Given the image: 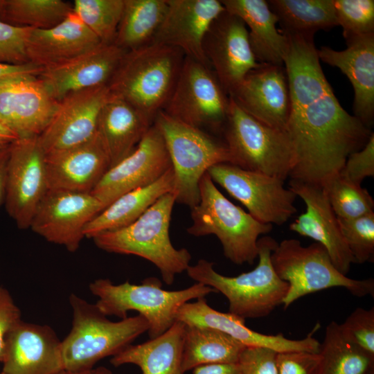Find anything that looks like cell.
I'll use <instances>...</instances> for the list:
<instances>
[{
	"instance_id": "6da1fadb",
	"label": "cell",
	"mask_w": 374,
	"mask_h": 374,
	"mask_svg": "<svg viewBox=\"0 0 374 374\" xmlns=\"http://www.w3.org/2000/svg\"><path fill=\"white\" fill-rule=\"evenodd\" d=\"M285 35L290 108L285 131L294 153L289 177L321 186L340 172L373 132L340 105L322 70L314 35Z\"/></svg>"
},
{
	"instance_id": "7a4b0ae2",
	"label": "cell",
	"mask_w": 374,
	"mask_h": 374,
	"mask_svg": "<svg viewBox=\"0 0 374 374\" xmlns=\"http://www.w3.org/2000/svg\"><path fill=\"white\" fill-rule=\"evenodd\" d=\"M185 57L177 48L155 43L127 51L108 84L110 93L154 124L174 91Z\"/></svg>"
},
{
	"instance_id": "3957f363",
	"label": "cell",
	"mask_w": 374,
	"mask_h": 374,
	"mask_svg": "<svg viewBox=\"0 0 374 374\" xmlns=\"http://www.w3.org/2000/svg\"><path fill=\"white\" fill-rule=\"evenodd\" d=\"M174 191L159 198L131 224L103 232L92 239L102 250L109 253L134 255L154 264L166 285H172L176 275L186 271L191 255L185 248L176 249L169 235Z\"/></svg>"
},
{
	"instance_id": "277c9868",
	"label": "cell",
	"mask_w": 374,
	"mask_h": 374,
	"mask_svg": "<svg viewBox=\"0 0 374 374\" xmlns=\"http://www.w3.org/2000/svg\"><path fill=\"white\" fill-rule=\"evenodd\" d=\"M278 242L271 237L258 240L257 266L248 272L226 276L217 272L213 263L199 260L187 270L188 276L222 294L229 301V312L242 318L255 319L268 316L282 305L288 284L276 274L271 262V253Z\"/></svg>"
},
{
	"instance_id": "5b68a950",
	"label": "cell",
	"mask_w": 374,
	"mask_h": 374,
	"mask_svg": "<svg viewBox=\"0 0 374 374\" xmlns=\"http://www.w3.org/2000/svg\"><path fill=\"white\" fill-rule=\"evenodd\" d=\"M72 327L61 343L64 370L81 371L109 356H114L141 335L149 324L140 314L118 321L107 319L96 305L72 294Z\"/></svg>"
},
{
	"instance_id": "8992f818",
	"label": "cell",
	"mask_w": 374,
	"mask_h": 374,
	"mask_svg": "<svg viewBox=\"0 0 374 374\" xmlns=\"http://www.w3.org/2000/svg\"><path fill=\"white\" fill-rule=\"evenodd\" d=\"M89 288L98 299L96 305L106 316L123 319L127 317L129 311L138 312L149 324L150 339L161 335L172 326L177 321L178 310L184 303L217 293L199 283L181 290H166L156 277H148L139 285L128 281L115 285L109 279L100 278L91 282Z\"/></svg>"
},
{
	"instance_id": "52a82bcc",
	"label": "cell",
	"mask_w": 374,
	"mask_h": 374,
	"mask_svg": "<svg viewBox=\"0 0 374 374\" xmlns=\"http://www.w3.org/2000/svg\"><path fill=\"white\" fill-rule=\"evenodd\" d=\"M199 202L191 208L192 224L187 232L194 236L215 235L226 258L235 265H251L258 258V240L272 225L256 220L229 200L206 172L200 179Z\"/></svg>"
},
{
	"instance_id": "ba28073f",
	"label": "cell",
	"mask_w": 374,
	"mask_h": 374,
	"mask_svg": "<svg viewBox=\"0 0 374 374\" xmlns=\"http://www.w3.org/2000/svg\"><path fill=\"white\" fill-rule=\"evenodd\" d=\"M271 262L276 274L288 284L284 309L304 296L333 287L345 288L357 297L374 296L373 278L357 280L344 275L318 242L303 247L296 239H285L272 251Z\"/></svg>"
},
{
	"instance_id": "9c48e42d",
	"label": "cell",
	"mask_w": 374,
	"mask_h": 374,
	"mask_svg": "<svg viewBox=\"0 0 374 374\" xmlns=\"http://www.w3.org/2000/svg\"><path fill=\"white\" fill-rule=\"evenodd\" d=\"M154 123L165 141L175 176L176 203L190 208L198 204L199 181L213 166L231 163V157L224 142L197 127L159 112Z\"/></svg>"
},
{
	"instance_id": "30bf717a",
	"label": "cell",
	"mask_w": 374,
	"mask_h": 374,
	"mask_svg": "<svg viewBox=\"0 0 374 374\" xmlns=\"http://www.w3.org/2000/svg\"><path fill=\"white\" fill-rule=\"evenodd\" d=\"M222 132L232 164L284 181L290 176L294 153L285 131L258 121L231 98Z\"/></svg>"
},
{
	"instance_id": "8fae6325",
	"label": "cell",
	"mask_w": 374,
	"mask_h": 374,
	"mask_svg": "<svg viewBox=\"0 0 374 374\" xmlns=\"http://www.w3.org/2000/svg\"><path fill=\"white\" fill-rule=\"evenodd\" d=\"M230 103L211 67L185 57L174 91L162 110L170 116L203 130L223 131Z\"/></svg>"
},
{
	"instance_id": "7c38bea8",
	"label": "cell",
	"mask_w": 374,
	"mask_h": 374,
	"mask_svg": "<svg viewBox=\"0 0 374 374\" xmlns=\"http://www.w3.org/2000/svg\"><path fill=\"white\" fill-rule=\"evenodd\" d=\"M206 172L261 223L280 226L297 211L294 206L296 195L285 187L281 179L230 163L215 164Z\"/></svg>"
},
{
	"instance_id": "4fadbf2b",
	"label": "cell",
	"mask_w": 374,
	"mask_h": 374,
	"mask_svg": "<svg viewBox=\"0 0 374 374\" xmlns=\"http://www.w3.org/2000/svg\"><path fill=\"white\" fill-rule=\"evenodd\" d=\"M47 190L45 153L38 137L12 142L5 204L8 214L19 229L30 228L36 208Z\"/></svg>"
},
{
	"instance_id": "5bb4252c",
	"label": "cell",
	"mask_w": 374,
	"mask_h": 374,
	"mask_svg": "<svg viewBox=\"0 0 374 374\" xmlns=\"http://www.w3.org/2000/svg\"><path fill=\"white\" fill-rule=\"evenodd\" d=\"M103 210L91 193L47 190L30 228L46 240L75 252L85 237V226Z\"/></svg>"
},
{
	"instance_id": "9a60e30c",
	"label": "cell",
	"mask_w": 374,
	"mask_h": 374,
	"mask_svg": "<svg viewBox=\"0 0 374 374\" xmlns=\"http://www.w3.org/2000/svg\"><path fill=\"white\" fill-rule=\"evenodd\" d=\"M172 168L163 137L154 123L134 151L110 168L91 193L104 210L122 195L155 182Z\"/></svg>"
},
{
	"instance_id": "2e32d148",
	"label": "cell",
	"mask_w": 374,
	"mask_h": 374,
	"mask_svg": "<svg viewBox=\"0 0 374 374\" xmlns=\"http://www.w3.org/2000/svg\"><path fill=\"white\" fill-rule=\"evenodd\" d=\"M203 49L211 69L229 96L246 75L260 64L251 48L244 23L226 10L211 25Z\"/></svg>"
},
{
	"instance_id": "e0dca14e",
	"label": "cell",
	"mask_w": 374,
	"mask_h": 374,
	"mask_svg": "<svg viewBox=\"0 0 374 374\" xmlns=\"http://www.w3.org/2000/svg\"><path fill=\"white\" fill-rule=\"evenodd\" d=\"M110 96L108 86L71 93L58 102L48 125L37 136L45 154L80 145L97 132L99 114Z\"/></svg>"
},
{
	"instance_id": "ac0fdd59",
	"label": "cell",
	"mask_w": 374,
	"mask_h": 374,
	"mask_svg": "<svg viewBox=\"0 0 374 374\" xmlns=\"http://www.w3.org/2000/svg\"><path fill=\"white\" fill-rule=\"evenodd\" d=\"M57 104L37 75L19 74L0 79V118L18 139L38 136Z\"/></svg>"
},
{
	"instance_id": "d6986e66",
	"label": "cell",
	"mask_w": 374,
	"mask_h": 374,
	"mask_svg": "<svg viewBox=\"0 0 374 374\" xmlns=\"http://www.w3.org/2000/svg\"><path fill=\"white\" fill-rule=\"evenodd\" d=\"M61 343L47 325L19 320L7 333L0 356L4 374H57L64 370Z\"/></svg>"
},
{
	"instance_id": "ffe728a7",
	"label": "cell",
	"mask_w": 374,
	"mask_h": 374,
	"mask_svg": "<svg viewBox=\"0 0 374 374\" xmlns=\"http://www.w3.org/2000/svg\"><path fill=\"white\" fill-rule=\"evenodd\" d=\"M114 43L103 44L37 75L49 96L59 102L78 91L108 86L125 55Z\"/></svg>"
},
{
	"instance_id": "44dd1931",
	"label": "cell",
	"mask_w": 374,
	"mask_h": 374,
	"mask_svg": "<svg viewBox=\"0 0 374 374\" xmlns=\"http://www.w3.org/2000/svg\"><path fill=\"white\" fill-rule=\"evenodd\" d=\"M289 188L306 206L305 211L290 224V229L323 246L335 267L347 276L354 260L323 188L294 179H290Z\"/></svg>"
},
{
	"instance_id": "7402d4cb",
	"label": "cell",
	"mask_w": 374,
	"mask_h": 374,
	"mask_svg": "<svg viewBox=\"0 0 374 374\" xmlns=\"http://www.w3.org/2000/svg\"><path fill=\"white\" fill-rule=\"evenodd\" d=\"M229 97L258 121L285 131L290 96L284 66L260 64L246 75Z\"/></svg>"
},
{
	"instance_id": "603a6c76",
	"label": "cell",
	"mask_w": 374,
	"mask_h": 374,
	"mask_svg": "<svg viewBox=\"0 0 374 374\" xmlns=\"http://www.w3.org/2000/svg\"><path fill=\"white\" fill-rule=\"evenodd\" d=\"M168 8L153 43L180 49L185 56L210 66L203 49L211 25L225 8L217 0H167Z\"/></svg>"
},
{
	"instance_id": "cb8c5ba5",
	"label": "cell",
	"mask_w": 374,
	"mask_h": 374,
	"mask_svg": "<svg viewBox=\"0 0 374 374\" xmlns=\"http://www.w3.org/2000/svg\"><path fill=\"white\" fill-rule=\"evenodd\" d=\"M110 167L98 132L80 145L45 154L48 190L91 193Z\"/></svg>"
},
{
	"instance_id": "d4e9b609",
	"label": "cell",
	"mask_w": 374,
	"mask_h": 374,
	"mask_svg": "<svg viewBox=\"0 0 374 374\" xmlns=\"http://www.w3.org/2000/svg\"><path fill=\"white\" fill-rule=\"evenodd\" d=\"M176 320L188 326L217 329L239 341L247 347H262L277 353L306 351L319 353L321 343L312 331L301 339H290L282 333L265 335L248 328L245 320L229 312H219L209 306L205 297L184 303L177 313Z\"/></svg>"
},
{
	"instance_id": "484cf974",
	"label": "cell",
	"mask_w": 374,
	"mask_h": 374,
	"mask_svg": "<svg viewBox=\"0 0 374 374\" xmlns=\"http://www.w3.org/2000/svg\"><path fill=\"white\" fill-rule=\"evenodd\" d=\"M347 48L318 49L319 60L337 67L350 81L354 90V116L371 128L374 121V33L346 41Z\"/></svg>"
},
{
	"instance_id": "4316f807",
	"label": "cell",
	"mask_w": 374,
	"mask_h": 374,
	"mask_svg": "<svg viewBox=\"0 0 374 374\" xmlns=\"http://www.w3.org/2000/svg\"><path fill=\"white\" fill-rule=\"evenodd\" d=\"M100 44V39L72 11L55 27L32 29L26 52L30 63L46 69L68 61Z\"/></svg>"
},
{
	"instance_id": "83f0119b",
	"label": "cell",
	"mask_w": 374,
	"mask_h": 374,
	"mask_svg": "<svg viewBox=\"0 0 374 374\" xmlns=\"http://www.w3.org/2000/svg\"><path fill=\"white\" fill-rule=\"evenodd\" d=\"M226 11L245 24L253 55L260 64L284 66L288 48L285 35L276 28L278 19L265 0H222Z\"/></svg>"
},
{
	"instance_id": "f1b7e54d",
	"label": "cell",
	"mask_w": 374,
	"mask_h": 374,
	"mask_svg": "<svg viewBox=\"0 0 374 374\" xmlns=\"http://www.w3.org/2000/svg\"><path fill=\"white\" fill-rule=\"evenodd\" d=\"M152 125L133 106L110 93L100 110L97 125L110 168L134 151Z\"/></svg>"
},
{
	"instance_id": "f546056e",
	"label": "cell",
	"mask_w": 374,
	"mask_h": 374,
	"mask_svg": "<svg viewBox=\"0 0 374 374\" xmlns=\"http://www.w3.org/2000/svg\"><path fill=\"white\" fill-rule=\"evenodd\" d=\"M185 324L176 321L161 335L139 344H130L112 357L114 366L134 364L142 374H184L182 350Z\"/></svg>"
},
{
	"instance_id": "4dcf8cb0",
	"label": "cell",
	"mask_w": 374,
	"mask_h": 374,
	"mask_svg": "<svg viewBox=\"0 0 374 374\" xmlns=\"http://www.w3.org/2000/svg\"><path fill=\"white\" fill-rule=\"evenodd\" d=\"M172 168L155 182L127 192L111 203L85 226L84 236L93 238L103 232L125 227L136 220L162 195L174 191Z\"/></svg>"
},
{
	"instance_id": "1f68e13d",
	"label": "cell",
	"mask_w": 374,
	"mask_h": 374,
	"mask_svg": "<svg viewBox=\"0 0 374 374\" xmlns=\"http://www.w3.org/2000/svg\"><path fill=\"white\" fill-rule=\"evenodd\" d=\"M246 347L217 329L185 324L182 371L185 373L206 364H237Z\"/></svg>"
},
{
	"instance_id": "d6a6232c",
	"label": "cell",
	"mask_w": 374,
	"mask_h": 374,
	"mask_svg": "<svg viewBox=\"0 0 374 374\" xmlns=\"http://www.w3.org/2000/svg\"><path fill=\"white\" fill-rule=\"evenodd\" d=\"M167 8V0H124L114 43L125 51L152 44Z\"/></svg>"
},
{
	"instance_id": "836d02e7",
	"label": "cell",
	"mask_w": 374,
	"mask_h": 374,
	"mask_svg": "<svg viewBox=\"0 0 374 374\" xmlns=\"http://www.w3.org/2000/svg\"><path fill=\"white\" fill-rule=\"evenodd\" d=\"M285 35H314L338 26L334 0H269Z\"/></svg>"
},
{
	"instance_id": "e575fe53",
	"label": "cell",
	"mask_w": 374,
	"mask_h": 374,
	"mask_svg": "<svg viewBox=\"0 0 374 374\" xmlns=\"http://www.w3.org/2000/svg\"><path fill=\"white\" fill-rule=\"evenodd\" d=\"M319 353V374H364L374 368V355L347 339L334 321L326 328Z\"/></svg>"
},
{
	"instance_id": "d590c367",
	"label": "cell",
	"mask_w": 374,
	"mask_h": 374,
	"mask_svg": "<svg viewBox=\"0 0 374 374\" xmlns=\"http://www.w3.org/2000/svg\"><path fill=\"white\" fill-rule=\"evenodd\" d=\"M73 11L62 0H4L0 20L33 29H48L60 24Z\"/></svg>"
},
{
	"instance_id": "8d00e7d4",
	"label": "cell",
	"mask_w": 374,
	"mask_h": 374,
	"mask_svg": "<svg viewBox=\"0 0 374 374\" xmlns=\"http://www.w3.org/2000/svg\"><path fill=\"white\" fill-rule=\"evenodd\" d=\"M337 218L350 220L373 213L374 200L366 188L339 173L321 185Z\"/></svg>"
},
{
	"instance_id": "74e56055",
	"label": "cell",
	"mask_w": 374,
	"mask_h": 374,
	"mask_svg": "<svg viewBox=\"0 0 374 374\" xmlns=\"http://www.w3.org/2000/svg\"><path fill=\"white\" fill-rule=\"evenodd\" d=\"M73 11L103 44L114 42L124 0H75Z\"/></svg>"
},
{
	"instance_id": "f35d334b",
	"label": "cell",
	"mask_w": 374,
	"mask_h": 374,
	"mask_svg": "<svg viewBox=\"0 0 374 374\" xmlns=\"http://www.w3.org/2000/svg\"><path fill=\"white\" fill-rule=\"evenodd\" d=\"M337 219L354 263L373 262L374 212L354 219Z\"/></svg>"
},
{
	"instance_id": "ab89813d",
	"label": "cell",
	"mask_w": 374,
	"mask_h": 374,
	"mask_svg": "<svg viewBox=\"0 0 374 374\" xmlns=\"http://www.w3.org/2000/svg\"><path fill=\"white\" fill-rule=\"evenodd\" d=\"M334 5L346 41L374 33L373 0H334Z\"/></svg>"
},
{
	"instance_id": "60d3db41",
	"label": "cell",
	"mask_w": 374,
	"mask_h": 374,
	"mask_svg": "<svg viewBox=\"0 0 374 374\" xmlns=\"http://www.w3.org/2000/svg\"><path fill=\"white\" fill-rule=\"evenodd\" d=\"M343 335L367 353L374 355V308H356L339 324Z\"/></svg>"
},
{
	"instance_id": "b9f144b4",
	"label": "cell",
	"mask_w": 374,
	"mask_h": 374,
	"mask_svg": "<svg viewBox=\"0 0 374 374\" xmlns=\"http://www.w3.org/2000/svg\"><path fill=\"white\" fill-rule=\"evenodd\" d=\"M32 29L0 20V63L12 65L30 63L26 44Z\"/></svg>"
},
{
	"instance_id": "7bdbcfd3",
	"label": "cell",
	"mask_w": 374,
	"mask_h": 374,
	"mask_svg": "<svg viewBox=\"0 0 374 374\" xmlns=\"http://www.w3.org/2000/svg\"><path fill=\"white\" fill-rule=\"evenodd\" d=\"M339 174L350 182L360 186L364 179L374 176L373 132L362 149L348 157Z\"/></svg>"
},
{
	"instance_id": "ee69618b",
	"label": "cell",
	"mask_w": 374,
	"mask_h": 374,
	"mask_svg": "<svg viewBox=\"0 0 374 374\" xmlns=\"http://www.w3.org/2000/svg\"><path fill=\"white\" fill-rule=\"evenodd\" d=\"M278 374H319L320 353L289 351L277 353Z\"/></svg>"
},
{
	"instance_id": "f6af8a7d",
	"label": "cell",
	"mask_w": 374,
	"mask_h": 374,
	"mask_svg": "<svg viewBox=\"0 0 374 374\" xmlns=\"http://www.w3.org/2000/svg\"><path fill=\"white\" fill-rule=\"evenodd\" d=\"M277 352L262 347H246L238 364L242 374H278Z\"/></svg>"
},
{
	"instance_id": "bcb514c9",
	"label": "cell",
	"mask_w": 374,
	"mask_h": 374,
	"mask_svg": "<svg viewBox=\"0 0 374 374\" xmlns=\"http://www.w3.org/2000/svg\"><path fill=\"white\" fill-rule=\"evenodd\" d=\"M21 319L20 309L10 293L0 286V356L7 333Z\"/></svg>"
},
{
	"instance_id": "7dc6e473",
	"label": "cell",
	"mask_w": 374,
	"mask_h": 374,
	"mask_svg": "<svg viewBox=\"0 0 374 374\" xmlns=\"http://www.w3.org/2000/svg\"><path fill=\"white\" fill-rule=\"evenodd\" d=\"M43 68L35 65L32 63H27L21 65H12L0 63V79L8 76L19 74H31L38 75Z\"/></svg>"
},
{
	"instance_id": "c3c4849f",
	"label": "cell",
	"mask_w": 374,
	"mask_h": 374,
	"mask_svg": "<svg viewBox=\"0 0 374 374\" xmlns=\"http://www.w3.org/2000/svg\"><path fill=\"white\" fill-rule=\"evenodd\" d=\"M192 371L193 374H242L238 363L206 364L197 366Z\"/></svg>"
},
{
	"instance_id": "681fc988",
	"label": "cell",
	"mask_w": 374,
	"mask_h": 374,
	"mask_svg": "<svg viewBox=\"0 0 374 374\" xmlns=\"http://www.w3.org/2000/svg\"><path fill=\"white\" fill-rule=\"evenodd\" d=\"M10 143L4 148H0V206L5 202L6 199L7 166L10 155Z\"/></svg>"
},
{
	"instance_id": "f907efd6",
	"label": "cell",
	"mask_w": 374,
	"mask_h": 374,
	"mask_svg": "<svg viewBox=\"0 0 374 374\" xmlns=\"http://www.w3.org/2000/svg\"><path fill=\"white\" fill-rule=\"evenodd\" d=\"M57 374H113L112 371L105 367H98L95 368L81 370V371H69L62 370Z\"/></svg>"
},
{
	"instance_id": "816d5d0a",
	"label": "cell",
	"mask_w": 374,
	"mask_h": 374,
	"mask_svg": "<svg viewBox=\"0 0 374 374\" xmlns=\"http://www.w3.org/2000/svg\"><path fill=\"white\" fill-rule=\"evenodd\" d=\"M0 139L12 143L17 139V136L12 132L0 118Z\"/></svg>"
},
{
	"instance_id": "f5cc1de1",
	"label": "cell",
	"mask_w": 374,
	"mask_h": 374,
	"mask_svg": "<svg viewBox=\"0 0 374 374\" xmlns=\"http://www.w3.org/2000/svg\"><path fill=\"white\" fill-rule=\"evenodd\" d=\"M10 143L0 139V148L7 146Z\"/></svg>"
},
{
	"instance_id": "db71d44e",
	"label": "cell",
	"mask_w": 374,
	"mask_h": 374,
	"mask_svg": "<svg viewBox=\"0 0 374 374\" xmlns=\"http://www.w3.org/2000/svg\"><path fill=\"white\" fill-rule=\"evenodd\" d=\"M3 1H4V0H0V16H1V11H2Z\"/></svg>"
},
{
	"instance_id": "11a10c76",
	"label": "cell",
	"mask_w": 374,
	"mask_h": 374,
	"mask_svg": "<svg viewBox=\"0 0 374 374\" xmlns=\"http://www.w3.org/2000/svg\"><path fill=\"white\" fill-rule=\"evenodd\" d=\"M364 374H374V368L367 371Z\"/></svg>"
},
{
	"instance_id": "9f6ffc18",
	"label": "cell",
	"mask_w": 374,
	"mask_h": 374,
	"mask_svg": "<svg viewBox=\"0 0 374 374\" xmlns=\"http://www.w3.org/2000/svg\"><path fill=\"white\" fill-rule=\"evenodd\" d=\"M0 374H4L3 373H2L1 371L0 372Z\"/></svg>"
}]
</instances>
